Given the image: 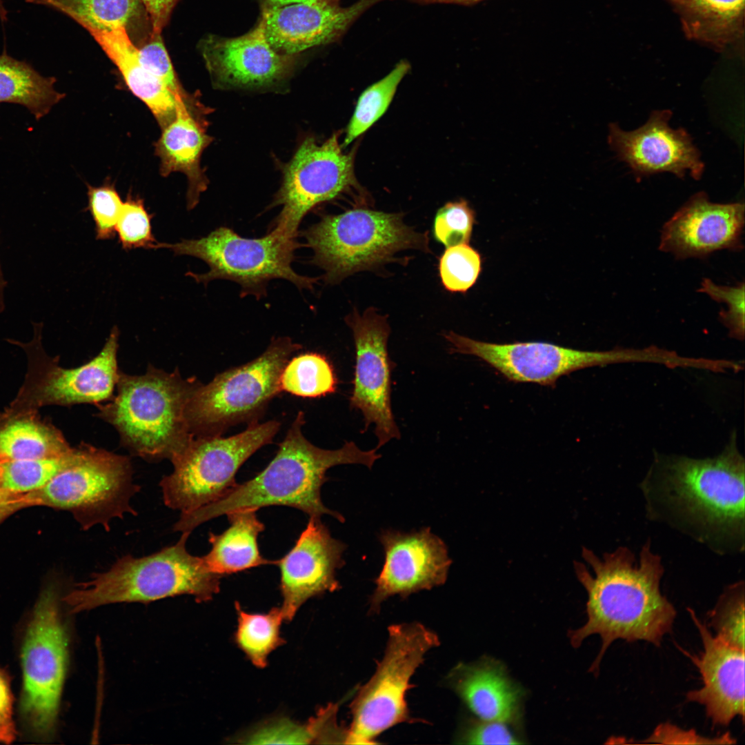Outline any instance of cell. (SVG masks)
<instances>
[{
  "label": "cell",
  "instance_id": "obj_1",
  "mask_svg": "<svg viewBox=\"0 0 745 745\" xmlns=\"http://www.w3.org/2000/svg\"><path fill=\"white\" fill-rule=\"evenodd\" d=\"M647 517L719 555L745 548V462L735 441L719 455L657 457L640 484Z\"/></svg>",
  "mask_w": 745,
  "mask_h": 745
},
{
  "label": "cell",
  "instance_id": "obj_2",
  "mask_svg": "<svg viewBox=\"0 0 745 745\" xmlns=\"http://www.w3.org/2000/svg\"><path fill=\"white\" fill-rule=\"evenodd\" d=\"M582 556L593 571L581 562L574 563L577 577L588 594L587 621L569 630L568 637L577 648L588 636H600L601 649L590 668L596 675L605 652L617 639L659 646L672 630L676 610L661 592L664 568L650 541L642 547L638 558L625 546L602 557L584 547Z\"/></svg>",
  "mask_w": 745,
  "mask_h": 745
},
{
  "label": "cell",
  "instance_id": "obj_3",
  "mask_svg": "<svg viewBox=\"0 0 745 745\" xmlns=\"http://www.w3.org/2000/svg\"><path fill=\"white\" fill-rule=\"evenodd\" d=\"M304 413L299 412L275 457L263 470L252 479L237 484L220 499L181 514L174 530L191 533L202 523L232 511L269 506L295 508L309 517L320 519L328 515L344 522L343 515L328 508L321 500L327 470L341 464H362L371 468L381 455L376 448L364 451L353 441H346L335 450L319 448L304 435Z\"/></svg>",
  "mask_w": 745,
  "mask_h": 745
},
{
  "label": "cell",
  "instance_id": "obj_4",
  "mask_svg": "<svg viewBox=\"0 0 745 745\" xmlns=\"http://www.w3.org/2000/svg\"><path fill=\"white\" fill-rule=\"evenodd\" d=\"M199 384L183 379L178 371L152 368L142 375L119 372L116 397L100 407L99 415L116 428L134 454L171 460L193 437L186 409Z\"/></svg>",
  "mask_w": 745,
  "mask_h": 745
},
{
  "label": "cell",
  "instance_id": "obj_5",
  "mask_svg": "<svg viewBox=\"0 0 745 745\" xmlns=\"http://www.w3.org/2000/svg\"><path fill=\"white\" fill-rule=\"evenodd\" d=\"M175 545L142 557L119 559L108 570L71 590L64 598L72 613L113 603L150 602L181 595L198 602L210 601L220 590L222 576L211 572L203 559L186 549L190 533Z\"/></svg>",
  "mask_w": 745,
  "mask_h": 745
},
{
  "label": "cell",
  "instance_id": "obj_6",
  "mask_svg": "<svg viewBox=\"0 0 745 745\" xmlns=\"http://www.w3.org/2000/svg\"><path fill=\"white\" fill-rule=\"evenodd\" d=\"M304 235L313 252L310 262L330 284L390 261L400 251H429L427 234L407 226L402 215L365 208L324 216Z\"/></svg>",
  "mask_w": 745,
  "mask_h": 745
},
{
  "label": "cell",
  "instance_id": "obj_7",
  "mask_svg": "<svg viewBox=\"0 0 745 745\" xmlns=\"http://www.w3.org/2000/svg\"><path fill=\"white\" fill-rule=\"evenodd\" d=\"M300 244L275 230L256 239L245 238L227 227H219L207 236L182 239L175 244L157 242L154 249L168 248L177 255H189L209 267L202 274L188 272L197 282L207 284L226 279L240 285L241 297L265 296L268 282L284 279L299 290H312L317 278L303 276L292 267L295 252Z\"/></svg>",
  "mask_w": 745,
  "mask_h": 745
},
{
  "label": "cell",
  "instance_id": "obj_8",
  "mask_svg": "<svg viewBox=\"0 0 745 745\" xmlns=\"http://www.w3.org/2000/svg\"><path fill=\"white\" fill-rule=\"evenodd\" d=\"M139 491L128 457L83 445L41 489L22 496L24 508L42 505L72 511L83 529L135 515L130 505Z\"/></svg>",
  "mask_w": 745,
  "mask_h": 745
},
{
  "label": "cell",
  "instance_id": "obj_9",
  "mask_svg": "<svg viewBox=\"0 0 745 745\" xmlns=\"http://www.w3.org/2000/svg\"><path fill=\"white\" fill-rule=\"evenodd\" d=\"M301 346L288 337L274 339L257 358L217 375L191 395L186 417L193 436L221 435L229 427L256 421L281 391L279 379Z\"/></svg>",
  "mask_w": 745,
  "mask_h": 745
},
{
  "label": "cell",
  "instance_id": "obj_10",
  "mask_svg": "<svg viewBox=\"0 0 745 745\" xmlns=\"http://www.w3.org/2000/svg\"><path fill=\"white\" fill-rule=\"evenodd\" d=\"M279 428L276 420L256 421L228 437L193 436L171 459L172 472L160 481L164 504L183 514L220 499L237 485L240 467L271 442Z\"/></svg>",
  "mask_w": 745,
  "mask_h": 745
},
{
  "label": "cell",
  "instance_id": "obj_11",
  "mask_svg": "<svg viewBox=\"0 0 745 745\" xmlns=\"http://www.w3.org/2000/svg\"><path fill=\"white\" fill-rule=\"evenodd\" d=\"M388 632L382 659L351 704L345 744H374L385 731L408 722L406 695L410 679L426 653L439 644L436 633L419 623L393 625Z\"/></svg>",
  "mask_w": 745,
  "mask_h": 745
},
{
  "label": "cell",
  "instance_id": "obj_12",
  "mask_svg": "<svg viewBox=\"0 0 745 745\" xmlns=\"http://www.w3.org/2000/svg\"><path fill=\"white\" fill-rule=\"evenodd\" d=\"M68 634L54 585L41 593L26 630L21 652L20 713L39 739L54 733L68 662Z\"/></svg>",
  "mask_w": 745,
  "mask_h": 745
},
{
  "label": "cell",
  "instance_id": "obj_13",
  "mask_svg": "<svg viewBox=\"0 0 745 745\" xmlns=\"http://www.w3.org/2000/svg\"><path fill=\"white\" fill-rule=\"evenodd\" d=\"M451 352L474 355L514 382L555 387L562 376L588 367L617 362L652 361L650 349L586 351L543 341L494 344L454 332L444 335Z\"/></svg>",
  "mask_w": 745,
  "mask_h": 745
},
{
  "label": "cell",
  "instance_id": "obj_14",
  "mask_svg": "<svg viewBox=\"0 0 745 745\" xmlns=\"http://www.w3.org/2000/svg\"><path fill=\"white\" fill-rule=\"evenodd\" d=\"M338 137L335 133L321 144L308 137L299 146L272 203L281 206L272 230L297 238L308 212L355 185L354 155L343 152Z\"/></svg>",
  "mask_w": 745,
  "mask_h": 745
},
{
  "label": "cell",
  "instance_id": "obj_15",
  "mask_svg": "<svg viewBox=\"0 0 745 745\" xmlns=\"http://www.w3.org/2000/svg\"><path fill=\"white\" fill-rule=\"evenodd\" d=\"M345 321L352 330L355 346L350 407L361 412L363 433L375 424L379 449L391 439L400 438L390 401L393 364L387 348L390 327L386 316L372 308L362 314L355 309Z\"/></svg>",
  "mask_w": 745,
  "mask_h": 745
},
{
  "label": "cell",
  "instance_id": "obj_16",
  "mask_svg": "<svg viewBox=\"0 0 745 745\" xmlns=\"http://www.w3.org/2000/svg\"><path fill=\"white\" fill-rule=\"evenodd\" d=\"M379 539L384 562L370 598L371 611L390 597L404 598L446 583L452 560L445 542L430 527L410 533L383 530Z\"/></svg>",
  "mask_w": 745,
  "mask_h": 745
},
{
  "label": "cell",
  "instance_id": "obj_17",
  "mask_svg": "<svg viewBox=\"0 0 745 745\" xmlns=\"http://www.w3.org/2000/svg\"><path fill=\"white\" fill-rule=\"evenodd\" d=\"M346 547L319 518L309 517L293 547L275 562L280 570L284 621H291L309 599L341 588L336 574L345 564Z\"/></svg>",
  "mask_w": 745,
  "mask_h": 745
},
{
  "label": "cell",
  "instance_id": "obj_18",
  "mask_svg": "<svg viewBox=\"0 0 745 745\" xmlns=\"http://www.w3.org/2000/svg\"><path fill=\"white\" fill-rule=\"evenodd\" d=\"M743 203H715L704 192L693 195L663 226L659 249L676 259L704 257L743 248Z\"/></svg>",
  "mask_w": 745,
  "mask_h": 745
},
{
  "label": "cell",
  "instance_id": "obj_19",
  "mask_svg": "<svg viewBox=\"0 0 745 745\" xmlns=\"http://www.w3.org/2000/svg\"><path fill=\"white\" fill-rule=\"evenodd\" d=\"M670 110L655 111L647 122L633 131H624L616 123L609 128L608 142L619 159L637 177L670 172L684 177L687 172L701 177L704 163L689 135L668 125Z\"/></svg>",
  "mask_w": 745,
  "mask_h": 745
},
{
  "label": "cell",
  "instance_id": "obj_20",
  "mask_svg": "<svg viewBox=\"0 0 745 745\" xmlns=\"http://www.w3.org/2000/svg\"><path fill=\"white\" fill-rule=\"evenodd\" d=\"M374 2L359 0L341 7L332 0H315L266 6L260 21L270 46L292 56L336 39Z\"/></svg>",
  "mask_w": 745,
  "mask_h": 745
},
{
  "label": "cell",
  "instance_id": "obj_21",
  "mask_svg": "<svg viewBox=\"0 0 745 745\" xmlns=\"http://www.w3.org/2000/svg\"><path fill=\"white\" fill-rule=\"evenodd\" d=\"M688 610L704 650L699 656L688 655L699 670L703 686L689 691L686 698L703 705L714 724L728 726L737 716L744 717V650L717 639L692 609Z\"/></svg>",
  "mask_w": 745,
  "mask_h": 745
},
{
  "label": "cell",
  "instance_id": "obj_22",
  "mask_svg": "<svg viewBox=\"0 0 745 745\" xmlns=\"http://www.w3.org/2000/svg\"><path fill=\"white\" fill-rule=\"evenodd\" d=\"M206 65L216 81L232 87H260L290 72L292 55L276 51L261 21L249 32L231 39L209 37L201 44Z\"/></svg>",
  "mask_w": 745,
  "mask_h": 745
},
{
  "label": "cell",
  "instance_id": "obj_23",
  "mask_svg": "<svg viewBox=\"0 0 745 745\" xmlns=\"http://www.w3.org/2000/svg\"><path fill=\"white\" fill-rule=\"evenodd\" d=\"M208 110L198 98L189 93L177 100L176 117L161 130L155 144V155L160 160L161 175L168 177L179 172L187 177L189 210L198 204L208 183L200 163L203 150L212 141L206 132V114Z\"/></svg>",
  "mask_w": 745,
  "mask_h": 745
},
{
  "label": "cell",
  "instance_id": "obj_24",
  "mask_svg": "<svg viewBox=\"0 0 745 745\" xmlns=\"http://www.w3.org/2000/svg\"><path fill=\"white\" fill-rule=\"evenodd\" d=\"M449 684L480 719L514 723L519 717L522 692L503 666L492 659L459 664L450 673Z\"/></svg>",
  "mask_w": 745,
  "mask_h": 745
},
{
  "label": "cell",
  "instance_id": "obj_25",
  "mask_svg": "<svg viewBox=\"0 0 745 745\" xmlns=\"http://www.w3.org/2000/svg\"><path fill=\"white\" fill-rule=\"evenodd\" d=\"M118 339L119 330L115 326L102 350L90 361L75 368L51 369L38 390L40 401L73 404L109 399L119 374L117 361Z\"/></svg>",
  "mask_w": 745,
  "mask_h": 745
},
{
  "label": "cell",
  "instance_id": "obj_26",
  "mask_svg": "<svg viewBox=\"0 0 745 745\" xmlns=\"http://www.w3.org/2000/svg\"><path fill=\"white\" fill-rule=\"evenodd\" d=\"M685 35L719 52L744 48V0H667Z\"/></svg>",
  "mask_w": 745,
  "mask_h": 745
},
{
  "label": "cell",
  "instance_id": "obj_27",
  "mask_svg": "<svg viewBox=\"0 0 745 745\" xmlns=\"http://www.w3.org/2000/svg\"><path fill=\"white\" fill-rule=\"evenodd\" d=\"M117 66L130 91L152 112L162 130L176 117L173 95L139 62L137 47L126 30L88 31Z\"/></svg>",
  "mask_w": 745,
  "mask_h": 745
},
{
  "label": "cell",
  "instance_id": "obj_28",
  "mask_svg": "<svg viewBox=\"0 0 745 745\" xmlns=\"http://www.w3.org/2000/svg\"><path fill=\"white\" fill-rule=\"evenodd\" d=\"M257 510L242 508L228 513L229 526L220 534L209 533L210 551L202 557L207 568L223 576L275 562L260 553L258 536L265 529Z\"/></svg>",
  "mask_w": 745,
  "mask_h": 745
},
{
  "label": "cell",
  "instance_id": "obj_29",
  "mask_svg": "<svg viewBox=\"0 0 745 745\" xmlns=\"http://www.w3.org/2000/svg\"><path fill=\"white\" fill-rule=\"evenodd\" d=\"M26 1L62 12L87 31H110L123 27L137 46L152 32L148 14L141 0Z\"/></svg>",
  "mask_w": 745,
  "mask_h": 745
},
{
  "label": "cell",
  "instance_id": "obj_30",
  "mask_svg": "<svg viewBox=\"0 0 745 745\" xmlns=\"http://www.w3.org/2000/svg\"><path fill=\"white\" fill-rule=\"evenodd\" d=\"M56 78L43 77L25 61L0 55V102L24 106L37 120L64 97L54 88Z\"/></svg>",
  "mask_w": 745,
  "mask_h": 745
},
{
  "label": "cell",
  "instance_id": "obj_31",
  "mask_svg": "<svg viewBox=\"0 0 745 745\" xmlns=\"http://www.w3.org/2000/svg\"><path fill=\"white\" fill-rule=\"evenodd\" d=\"M70 449L54 430L33 419H12L0 428V461L55 457Z\"/></svg>",
  "mask_w": 745,
  "mask_h": 745
},
{
  "label": "cell",
  "instance_id": "obj_32",
  "mask_svg": "<svg viewBox=\"0 0 745 745\" xmlns=\"http://www.w3.org/2000/svg\"><path fill=\"white\" fill-rule=\"evenodd\" d=\"M235 608L237 626L234 639L237 646L255 666L266 667L269 655L286 643L281 635L284 621L281 607H274L266 613H250L235 602Z\"/></svg>",
  "mask_w": 745,
  "mask_h": 745
},
{
  "label": "cell",
  "instance_id": "obj_33",
  "mask_svg": "<svg viewBox=\"0 0 745 745\" xmlns=\"http://www.w3.org/2000/svg\"><path fill=\"white\" fill-rule=\"evenodd\" d=\"M279 384L281 391L304 398H317L334 393L337 379L324 355L306 352L288 361L281 373Z\"/></svg>",
  "mask_w": 745,
  "mask_h": 745
},
{
  "label": "cell",
  "instance_id": "obj_34",
  "mask_svg": "<svg viewBox=\"0 0 745 745\" xmlns=\"http://www.w3.org/2000/svg\"><path fill=\"white\" fill-rule=\"evenodd\" d=\"M73 450L55 457L0 461V490L23 496L41 489L67 464Z\"/></svg>",
  "mask_w": 745,
  "mask_h": 745
},
{
  "label": "cell",
  "instance_id": "obj_35",
  "mask_svg": "<svg viewBox=\"0 0 745 745\" xmlns=\"http://www.w3.org/2000/svg\"><path fill=\"white\" fill-rule=\"evenodd\" d=\"M409 68L408 62L400 61L388 75L361 93L348 125L343 146L349 145L384 115Z\"/></svg>",
  "mask_w": 745,
  "mask_h": 745
},
{
  "label": "cell",
  "instance_id": "obj_36",
  "mask_svg": "<svg viewBox=\"0 0 745 745\" xmlns=\"http://www.w3.org/2000/svg\"><path fill=\"white\" fill-rule=\"evenodd\" d=\"M332 725L330 713L321 709L305 724L287 718L271 721L255 730L246 737V744H309L315 740L328 739Z\"/></svg>",
  "mask_w": 745,
  "mask_h": 745
},
{
  "label": "cell",
  "instance_id": "obj_37",
  "mask_svg": "<svg viewBox=\"0 0 745 745\" xmlns=\"http://www.w3.org/2000/svg\"><path fill=\"white\" fill-rule=\"evenodd\" d=\"M715 637L725 644L744 650V582L727 586L708 613Z\"/></svg>",
  "mask_w": 745,
  "mask_h": 745
},
{
  "label": "cell",
  "instance_id": "obj_38",
  "mask_svg": "<svg viewBox=\"0 0 745 745\" xmlns=\"http://www.w3.org/2000/svg\"><path fill=\"white\" fill-rule=\"evenodd\" d=\"M481 270L479 253L467 244L447 248L439 259L441 283L450 292H466L475 284Z\"/></svg>",
  "mask_w": 745,
  "mask_h": 745
},
{
  "label": "cell",
  "instance_id": "obj_39",
  "mask_svg": "<svg viewBox=\"0 0 745 745\" xmlns=\"http://www.w3.org/2000/svg\"><path fill=\"white\" fill-rule=\"evenodd\" d=\"M151 218L142 199L128 197L123 203L115 227L123 249H154L157 241L152 232Z\"/></svg>",
  "mask_w": 745,
  "mask_h": 745
},
{
  "label": "cell",
  "instance_id": "obj_40",
  "mask_svg": "<svg viewBox=\"0 0 745 745\" xmlns=\"http://www.w3.org/2000/svg\"><path fill=\"white\" fill-rule=\"evenodd\" d=\"M475 217V212L466 201L448 202L436 213L433 227L434 237L446 248L468 244Z\"/></svg>",
  "mask_w": 745,
  "mask_h": 745
},
{
  "label": "cell",
  "instance_id": "obj_41",
  "mask_svg": "<svg viewBox=\"0 0 745 745\" xmlns=\"http://www.w3.org/2000/svg\"><path fill=\"white\" fill-rule=\"evenodd\" d=\"M137 47L141 66L160 81L173 95L176 100L186 95L188 92L179 81L161 34L151 32L149 37Z\"/></svg>",
  "mask_w": 745,
  "mask_h": 745
},
{
  "label": "cell",
  "instance_id": "obj_42",
  "mask_svg": "<svg viewBox=\"0 0 745 745\" xmlns=\"http://www.w3.org/2000/svg\"><path fill=\"white\" fill-rule=\"evenodd\" d=\"M87 195L88 210L95 223L96 239H112L123 203L118 192L110 183L97 187L88 185Z\"/></svg>",
  "mask_w": 745,
  "mask_h": 745
},
{
  "label": "cell",
  "instance_id": "obj_43",
  "mask_svg": "<svg viewBox=\"0 0 745 745\" xmlns=\"http://www.w3.org/2000/svg\"><path fill=\"white\" fill-rule=\"evenodd\" d=\"M744 283L735 286H721L710 279L704 278L698 292L709 296L717 302L725 303L727 310H722L719 317L729 329L733 337L743 339L744 336Z\"/></svg>",
  "mask_w": 745,
  "mask_h": 745
},
{
  "label": "cell",
  "instance_id": "obj_44",
  "mask_svg": "<svg viewBox=\"0 0 745 745\" xmlns=\"http://www.w3.org/2000/svg\"><path fill=\"white\" fill-rule=\"evenodd\" d=\"M506 724L497 721H475L464 728L459 739L468 744H522Z\"/></svg>",
  "mask_w": 745,
  "mask_h": 745
},
{
  "label": "cell",
  "instance_id": "obj_45",
  "mask_svg": "<svg viewBox=\"0 0 745 745\" xmlns=\"http://www.w3.org/2000/svg\"><path fill=\"white\" fill-rule=\"evenodd\" d=\"M13 697L10 688V677L7 673L0 668V742L12 743L16 737V730L12 717Z\"/></svg>",
  "mask_w": 745,
  "mask_h": 745
},
{
  "label": "cell",
  "instance_id": "obj_46",
  "mask_svg": "<svg viewBox=\"0 0 745 745\" xmlns=\"http://www.w3.org/2000/svg\"><path fill=\"white\" fill-rule=\"evenodd\" d=\"M148 14L152 33L161 34L179 0H141Z\"/></svg>",
  "mask_w": 745,
  "mask_h": 745
},
{
  "label": "cell",
  "instance_id": "obj_47",
  "mask_svg": "<svg viewBox=\"0 0 745 745\" xmlns=\"http://www.w3.org/2000/svg\"><path fill=\"white\" fill-rule=\"evenodd\" d=\"M650 739L655 740H688V743L695 744L715 743L711 739L704 738L691 731L686 732L668 724L662 725L657 728L653 737Z\"/></svg>",
  "mask_w": 745,
  "mask_h": 745
},
{
  "label": "cell",
  "instance_id": "obj_48",
  "mask_svg": "<svg viewBox=\"0 0 745 745\" xmlns=\"http://www.w3.org/2000/svg\"><path fill=\"white\" fill-rule=\"evenodd\" d=\"M21 508H24L22 496L10 495L0 490V523Z\"/></svg>",
  "mask_w": 745,
  "mask_h": 745
},
{
  "label": "cell",
  "instance_id": "obj_49",
  "mask_svg": "<svg viewBox=\"0 0 745 745\" xmlns=\"http://www.w3.org/2000/svg\"><path fill=\"white\" fill-rule=\"evenodd\" d=\"M315 0H265L266 6H281L292 3H304Z\"/></svg>",
  "mask_w": 745,
  "mask_h": 745
},
{
  "label": "cell",
  "instance_id": "obj_50",
  "mask_svg": "<svg viewBox=\"0 0 745 745\" xmlns=\"http://www.w3.org/2000/svg\"><path fill=\"white\" fill-rule=\"evenodd\" d=\"M7 285V281L5 280L1 269V265L0 262V314L5 309L4 301V289Z\"/></svg>",
  "mask_w": 745,
  "mask_h": 745
},
{
  "label": "cell",
  "instance_id": "obj_51",
  "mask_svg": "<svg viewBox=\"0 0 745 745\" xmlns=\"http://www.w3.org/2000/svg\"><path fill=\"white\" fill-rule=\"evenodd\" d=\"M424 2H439V3H473L481 0H417Z\"/></svg>",
  "mask_w": 745,
  "mask_h": 745
},
{
  "label": "cell",
  "instance_id": "obj_52",
  "mask_svg": "<svg viewBox=\"0 0 745 745\" xmlns=\"http://www.w3.org/2000/svg\"><path fill=\"white\" fill-rule=\"evenodd\" d=\"M7 11L3 7L2 1L0 0V18L2 21L6 20Z\"/></svg>",
  "mask_w": 745,
  "mask_h": 745
}]
</instances>
